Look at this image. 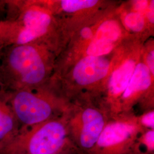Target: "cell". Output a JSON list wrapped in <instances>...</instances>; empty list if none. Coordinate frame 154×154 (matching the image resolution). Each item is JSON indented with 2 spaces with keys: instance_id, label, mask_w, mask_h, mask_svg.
Wrapping results in <instances>:
<instances>
[{
  "instance_id": "cell-2",
  "label": "cell",
  "mask_w": 154,
  "mask_h": 154,
  "mask_svg": "<svg viewBox=\"0 0 154 154\" xmlns=\"http://www.w3.org/2000/svg\"><path fill=\"white\" fill-rule=\"evenodd\" d=\"M9 63L22 82L28 85L38 83L46 74L41 57L37 50L29 45H18L12 50L9 55Z\"/></svg>"
},
{
  "instance_id": "cell-4",
  "label": "cell",
  "mask_w": 154,
  "mask_h": 154,
  "mask_svg": "<svg viewBox=\"0 0 154 154\" xmlns=\"http://www.w3.org/2000/svg\"><path fill=\"white\" fill-rule=\"evenodd\" d=\"M110 62L103 57H86L77 63L72 74L75 82L82 86L93 84L107 75Z\"/></svg>"
},
{
  "instance_id": "cell-12",
  "label": "cell",
  "mask_w": 154,
  "mask_h": 154,
  "mask_svg": "<svg viewBox=\"0 0 154 154\" xmlns=\"http://www.w3.org/2000/svg\"><path fill=\"white\" fill-rule=\"evenodd\" d=\"M97 3L94 0H63L61 1V6L64 11L72 13L93 7Z\"/></svg>"
},
{
  "instance_id": "cell-9",
  "label": "cell",
  "mask_w": 154,
  "mask_h": 154,
  "mask_svg": "<svg viewBox=\"0 0 154 154\" xmlns=\"http://www.w3.org/2000/svg\"><path fill=\"white\" fill-rule=\"evenodd\" d=\"M16 117L12 109L0 100V147L18 133Z\"/></svg>"
},
{
  "instance_id": "cell-19",
  "label": "cell",
  "mask_w": 154,
  "mask_h": 154,
  "mask_svg": "<svg viewBox=\"0 0 154 154\" xmlns=\"http://www.w3.org/2000/svg\"><path fill=\"white\" fill-rule=\"evenodd\" d=\"M149 18L151 22H154V1L151 2L149 9Z\"/></svg>"
},
{
  "instance_id": "cell-6",
  "label": "cell",
  "mask_w": 154,
  "mask_h": 154,
  "mask_svg": "<svg viewBox=\"0 0 154 154\" xmlns=\"http://www.w3.org/2000/svg\"><path fill=\"white\" fill-rule=\"evenodd\" d=\"M51 22L48 13L39 10L26 11L23 17V26L17 37L19 45H26L46 33Z\"/></svg>"
},
{
  "instance_id": "cell-17",
  "label": "cell",
  "mask_w": 154,
  "mask_h": 154,
  "mask_svg": "<svg viewBox=\"0 0 154 154\" xmlns=\"http://www.w3.org/2000/svg\"><path fill=\"white\" fill-rule=\"evenodd\" d=\"M81 35L85 39L91 38L93 35L92 31L90 28H83L81 31Z\"/></svg>"
},
{
  "instance_id": "cell-13",
  "label": "cell",
  "mask_w": 154,
  "mask_h": 154,
  "mask_svg": "<svg viewBox=\"0 0 154 154\" xmlns=\"http://www.w3.org/2000/svg\"><path fill=\"white\" fill-rule=\"evenodd\" d=\"M125 23L130 30L139 32L143 29L144 21L143 17L140 13L131 12L125 17Z\"/></svg>"
},
{
  "instance_id": "cell-11",
  "label": "cell",
  "mask_w": 154,
  "mask_h": 154,
  "mask_svg": "<svg viewBox=\"0 0 154 154\" xmlns=\"http://www.w3.org/2000/svg\"><path fill=\"white\" fill-rule=\"evenodd\" d=\"M151 83V72L148 67L143 63H139L135 66L129 83L123 92V97L128 98L137 91L147 89Z\"/></svg>"
},
{
  "instance_id": "cell-20",
  "label": "cell",
  "mask_w": 154,
  "mask_h": 154,
  "mask_svg": "<svg viewBox=\"0 0 154 154\" xmlns=\"http://www.w3.org/2000/svg\"><path fill=\"white\" fill-rule=\"evenodd\" d=\"M57 154V153H55V154Z\"/></svg>"
},
{
  "instance_id": "cell-3",
  "label": "cell",
  "mask_w": 154,
  "mask_h": 154,
  "mask_svg": "<svg viewBox=\"0 0 154 154\" xmlns=\"http://www.w3.org/2000/svg\"><path fill=\"white\" fill-rule=\"evenodd\" d=\"M11 109L17 119L26 125H36L46 121L51 114L49 103L33 94L22 91L11 101Z\"/></svg>"
},
{
  "instance_id": "cell-8",
  "label": "cell",
  "mask_w": 154,
  "mask_h": 154,
  "mask_svg": "<svg viewBox=\"0 0 154 154\" xmlns=\"http://www.w3.org/2000/svg\"><path fill=\"white\" fill-rule=\"evenodd\" d=\"M134 130V127L128 124H111L103 128L97 144L100 147H109L121 143L129 137Z\"/></svg>"
},
{
  "instance_id": "cell-16",
  "label": "cell",
  "mask_w": 154,
  "mask_h": 154,
  "mask_svg": "<svg viewBox=\"0 0 154 154\" xmlns=\"http://www.w3.org/2000/svg\"><path fill=\"white\" fill-rule=\"evenodd\" d=\"M154 131H150L145 137V141L150 149H154Z\"/></svg>"
},
{
  "instance_id": "cell-1",
  "label": "cell",
  "mask_w": 154,
  "mask_h": 154,
  "mask_svg": "<svg viewBox=\"0 0 154 154\" xmlns=\"http://www.w3.org/2000/svg\"><path fill=\"white\" fill-rule=\"evenodd\" d=\"M31 131H20L0 147V154H53L62 147L66 137L63 125L57 121L45 122Z\"/></svg>"
},
{
  "instance_id": "cell-7",
  "label": "cell",
  "mask_w": 154,
  "mask_h": 154,
  "mask_svg": "<svg viewBox=\"0 0 154 154\" xmlns=\"http://www.w3.org/2000/svg\"><path fill=\"white\" fill-rule=\"evenodd\" d=\"M82 122L81 144L84 148L90 149L97 143L103 130V118L97 110L88 109L83 113Z\"/></svg>"
},
{
  "instance_id": "cell-10",
  "label": "cell",
  "mask_w": 154,
  "mask_h": 154,
  "mask_svg": "<svg viewBox=\"0 0 154 154\" xmlns=\"http://www.w3.org/2000/svg\"><path fill=\"white\" fill-rule=\"evenodd\" d=\"M135 66L134 61L128 60L112 73L109 83V89L111 93L117 95L125 91Z\"/></svg>"
},
{
  "instance_id": "cell-18",
  "label": "cell",
  "mask_w": 154,
  "mask_h": 154,
  "mask_svg": "<svg viewBox=\"0 0 154 154\" xmlns=\"http://www.w3.org/2000/svg\"><path fill=\"white\" fill-rule=\"evenodd\" d=\"M147 6V2L146 1H137L135 4V8L137 11H143Z\"/></svg>"
},
{
  "instance_id": "cell-15",
  "label": "cell",
  "mask_w": 154,
  "mask_h": 154,
  "mask_svg": "<svg viewBox=\"0 0 154 154\" xmlns=\"http://www.w3.org/2000/svg\"><path fill=\"white\" fill-rule=\"evenodd\" d=\"M154 51H152L149 53L147 58V66L148 67L149 71L152 74V75H154Z\"/></svg>"
},
{
  "instance_id": "cell-5",
  "label": "cell",
  "mask_w": 154,
  "mask_h": 154,
  "mask_svg": "<svg viewBox=\"0 0 154 154\" xmlns=\"http://www.w3.org/2000/svg\"><path fill=\"white\" fill-rule=\"evenodd\" d=\"M121 34V29L116 21L108 20L102 23L88 45L87 54L94 57H102L109 54Z\"/></svg>"
},
{
  "instance_id": "cell-14",
  "label": "cell",
  "mask_w": 154,
  "mask_h": 154,
  "mask_svg": "<svg viewBox=\"0 0 154 154\" xmlns=\"http://www.w3.org/2000/svg\"><path fill=\"white\" fill-rule=\"evenodd\" d=\"M154 112H151L143 116L142 122L146 126L154 128Z\"/></svg>"
}]
</instances>
